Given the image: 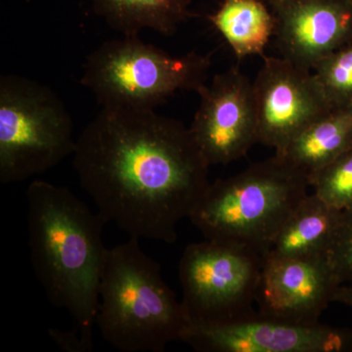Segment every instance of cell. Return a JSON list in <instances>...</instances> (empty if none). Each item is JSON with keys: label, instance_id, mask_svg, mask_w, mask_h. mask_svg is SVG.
<instances>
[{"label": "cell", "instance_id": "obj_5", "mask_svg": "<svg viewBox=\"0 0 352 352\" xmlns=\"http://www.w3.org/2000/svg\"><path fill=\"white\" fill-rule=\"evenodd\" d=\"M210 66V55L173 56L138 36H122L87 58L80 82L102 108L155 110L176 92H197Z\"/></svg>", "mask_w": 352, "mask_h": 352}, {"label": "cell", "instance_id": "obj_7", "mask_svg": "<svg viewBox=\"0 0 352 352\" xmlns=\"http://www.w3.org/2000/svg\"><path fill=\"white\" fill-rule=\"evenodd\" d=\"M265 254L206 239L187 245L179 261L182 303L191 324L239 320L254 310Z\"/></svg>", "mask_w": 352, "mask_h": 352}, {"label": "cell", "instance_id": "obj_12", "mask_svg": "<svg viewBox=\"0 0 352 352\" xmlns=\"http://www.w3.org/2000/svg\"><path fill=\"white\" fill-rule=\"evenodd\" d=\"M281 57L314 69L352 43V6L347 0H267Z\"/></svg>", "mask_w": 352, "mask_h": 352}, {"label": "cell", "instance_id": "obj_6", "mask_svg": "<svg viewBox=\"0 0 352 352\" xmlns=\"http://www.w3.org/2000/svg\"><path fill=\"white\" fill-rule=\"evenodd\" d=\"M74 124L51 88L17 75L0 78V182L41 175L75 151Z\"/></svg>", "mask_w": 352, "mask_h": 352}, {"label": "cell", "instance_id": "obj_10", "mask_svg": "<svg viewBox=\"0 0 352 352\" xmlns=\"http://www.w3.org/2000/svg\"><path fill=\"white\" fill-rule=\"evenodd\" d=\"M182 342L199 352H352V327L298 324L261 316L190 324Z\"/></svg>", "mask_w": 352, "mask_h": 352}, {"label": "cell", "instance_id": "obj_13", "mask_svg": "<svg viewBox=\"0 0 352 352\" xmlns=\"http://www.w3.org/2000/svg\"><path fill=\"white\" fill-rule=\"evenodd\" d=\"M344 212L331 207L316 194H307L285 222L265 256L311 258L327 254Z\"/></svg>", "mask_w": 352, "mask_h": 352}, {"label": "cell", "instance_id": "obj_3", "mask_svg": "<svg viewBox=\"0 0 352 352\" xmlns=\"http://www.w3.org/2000/svg\"><path fill=\"white\" fill-rule=\"evenodd\" d=\"M190 324L159 263L141 250L139 239L106 250L96 325L109 344L122 352H164L182 340Z\"/></svg>", "mask_w": 352, "mask_h": 352}, {"label": "cell", "instance_id": "obj_2", "mask_svg": "<svg viewBox=\"0 0 352 352\" xmlns=\"http://www.w3.org/2000/svg\"><path fill=\"white\" fill-rule=\"evenodd\" d=\"M25 198L32 270L51 305L73 320L69 330L50 329V337L65 351H91L107 221L71 190L43 180L30 183Z\"/></svg>", "mask_w": 352, "mask_h": 352}, {"label": "cell", "instance_id": "obj_16", "mask_svg": "<svg viewBox=\"0 0 352 352\" xmlns=\"http://www.w3.org/2000/svg\"><path fill=\"white\" fill-rule=\"evenodd\" d=\"M208 19L238 58L263 56L274 36V16L264 0H223Z\"/></svg>", "mask_w": 352, "mask_h": 352}, {"label": "cell", "instance_id": "obj_8", "mask_svg": "<svg viewBox=\"0 0 352 352\" xmlns=\"http://www.w3.org/2000/svg\"><path fill=\"white\" fill-rule=\"evenodd\" d=\"M254 87L258 143L283 151L315 120L332 110L311 69L263 56Z\"/></svg>", "mask_w": 352, "mask_h": 352}, {"label": "cell", "instance_id": "obj_4", "mask_svg": "<svg viewBox=\"0 0 352 352\" xmlns=\"http://www.w3.org/2000/svg\"><path fill=\"white\" fill-rule=\"evenodd\" d=\"M309 180L274 155L210 183L189 219L206 239L267 254L285 222L307 196Z\"/></svg>", "mask_w": 352, "mask_h": 352}, {"label": "cell", "instance_id": "obj_9", "mask_svg": "<svg viewBox=\"0 0 352 352\" xmlns=\"http://www.w3.org/2000/svg\"><path fill=\"white\" fill-rule=\"evenodd\" d=\"M199 107L189 129L210 166L242 159L258 143L252 82L231 67L201 85Z\"/></svg>", "mask_w": 352, "mask_h": 352}, {"label": "cell", "instance_id": "obj_20", "mask_svg": "<svg viewBox=\"0 0 352 352\" xmlns=\"http://www.w3.org/2000/svg\"><path fill=\"white\" fill-rule=\"evenodd\" d=\"M333 302L342 303L352 308V283L340 285L336 292Z\"/></svg>", "mask_w": 352, "mask_h": 352}, {"label": "cell", "instance_id": "obj_18", "mask_svg": "<svg viewBox=\"0 0 352 352\" xmlns=\"http://www.w3.org/2000/svg\"><path fill=\"white\" fill-rule=\"evenodd\" d=\"M314 193L331 207L352 210V146L310 182Z\"/></svg>", "mask_w": 352, "mask_h": 352}, {"label": "cell", "instance_id": "obj_1", "mask_svg": "<svg viewBox=\"0 0 352 352\" xmlns=\"http://www.w3.org/2000/svg\"><path fill=\"white\" fill-rule=\"evenodd\" d=\"M72 156L99 214L136 239L175 243L210 185L189 127L154 110L102 108Z\"/></svg>", "mask_w": 352, "mask_h": 352}, {"label": "cell", "instance_id": "obj_22", "mask_svg": "<svg viewBox=\"0 0 352 352\" xmlns=\"http://www.w3.org/2000/svg\"><path fill=\"white\" fill-rule=\"evenodd\" d=\"M264 1H265V0H264Z\"/></svg>", "mask_w": 352, "mask_h": 352}, {"label": "cell", "instance_id": "obj_19", "mask_svg": "<svg viewBox=\"0 0 352 352\" xmlns=\"http://www.w3.org/2000/svg\"><path fill=\"white\" fill-rule=\"evenodd\" d=\"M327 258L340 285L352 283V210L344 212Z\"/></svg>", "mask_w": 352, "mask_h": 352}, {"label": "cell", "instance_id": "obj_21", "mask_svg": "<svg viewBox=\"0 0 352 352\" xmlns=\"http://www.w3.org/2000/svg\"><path fill=\"white\" fill-rule=\"evenodd\" d=\"M347 2L352 6V0H347Z\"/></svg>", "mask_w": 352, "mask_h": 352}, {"label": "cell", "instance_id": "obj_15", "mask_svg": "<svg viewBox=\"0 0 352 352\" xmlns=\"http://www.w3.org/2000/svg\"><path fill=\"white\" fill-rule=\"evenodd\" d=\"M96 15L122 36L150 30L170 36L193 13L189 0H89Z\"/></svg>", "mask_w": 352, "mask_h": 352}, {"label": "cell", "instance_id": "obj_11", "mask_svg": "<svg viewBox=\"0 0 352 352\" xmlns=\"http://www.w3.org/2000/svg\"><path fill=\"white\" fill-rule=\"evenodd\" d=\"M340 286L327 254L296 258L265 256L256 292L258 314L291 323H318Z\"/></svg>", "mask_w": 352, "mask_h": 352}, {"label": "cell", "instance_id": "obj_14", "mask_svg": "<svg viewBox=\"0 0 352 352\" xmlns=\"http://www.w3.org/2000/svg\"><path fill=\"white\" fill-rule=\"evenodd\" d=\"M352 146V108H333L298 133L283 151L287 163L311 182Z\"/></svg>", "mask_w": 352, "mask_h": 352}, {"label": "cell", "instance_id": "obj_17", "mask_svg": "<svg viewBox=\"0 0 352 352\" xmlns=\"http://www.w3.org/2000/svg\"><path fill=\"white\" fill-rule=\"evenodd\" d=\"M312 72L331 107L352 108V43L322 60Z\"/></svg>", "mask_w": 352, "mask_h": 352}]
</instances>
